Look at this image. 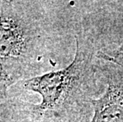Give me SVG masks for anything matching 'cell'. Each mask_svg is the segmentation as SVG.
I'll return each mask as SVG.
<instances>
[{
  "label": "cell",
  "mask_w": 123,
  "mask_h": 122,
  "mask_svg": "<svg viewBox=\"0 0 123 122\" xmlns=\"http://www.w3.org/2000/svg\"><path fill=\"white\" fill-rule=\"evenodd\" d=\"M75 58L68 66L31 78L22 84L25 90L41 95L35 112L59 122L84 121L95 92L98 48L91 36L82 29L75 35Z\"/></svg>",
  "instance_id": "obj_1"
},
{
  "label": "cell",
  "mask_w": 123,
  "mask_h": 122,
  "mask_svg": "<svg viewBox=\"0 0 123 122\" xmlns=\"http://www.w3.org/2000/svg\"><path fill=\"white\" fill-rule=\"evenodd\" d=\"M106 90L98 99L91 101L94 116L91 122H123V70L103 71Z\"/></svg>",
  "instance_id": "obj_2"
},
{
  "label": "cell",
  "mask_w": 123,
  "mask_h": 122,
  "mask_svg": "<svg viewBox=\"0 0 123 122\" xmlns=\"http://www.w3.org/2000/svg\"><path fill=\"white\" fill-rule=\"evenodd\" d=\"M31 41L30 31L20 21L0 17V56L13 59L25 56Z\"/></svg>",
  "instance_id": "obj_3"
},
{
  "label": "cell",
  "mask_w": 123,
  "mask_h": 122,
  "mask_svg": "<svg viewBox=\"0 0 123 122\" xmlns=\"http://www.w3.org/2000/svg\"><path fill=\"white\" fill-rule=\"evenodd\" d=\"M97 58L110 62L111 64L119 67V68L123 70V44L115 50L98 51Z\"/></svg>",
  "instance_id": "obj_4"
},
{
  "label": "cell",
  "mask_w": 123,
  "mask_h": 122,
  "mask_svg": "<svg viewBox=\"0 0 123 122\" xmlns=\"http://www.w3.org/2000/svg\"><path fill=\"white\" fill-rule=\"evenodd\" d=\"M20 76L16 74H10L0 64V102L6 97L8 87L12 85Z\"/></svg>",
  "instance_id": "obj_5"
}]
</instances>
